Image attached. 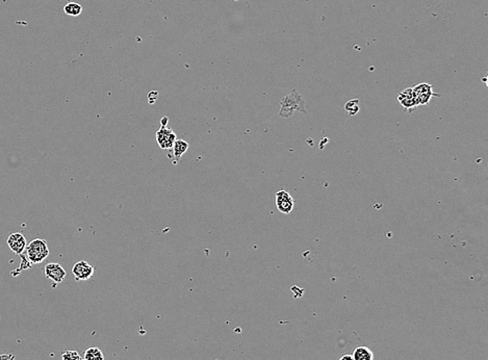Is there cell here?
Wrapping results in <instances>:
<instances>
[{
  "instance_id": "1",
  "label": "cell",
  "mask_w": 488,
  "mask_h": 360,
  "mask_svg": "<svg viewBox=\"0 0 488 360\" xmlns=\"http://www.w3.org/2000/svg\"><path fill=\"white\" fill-rule=\"evenodd\" d=\"M295 112L306 114L305 102L297 89H292L281 99L279 116L281 118H289Z\"/></svg>"
},
{
  "instance_id": "2",
  "label": "cell",
  "mask_w": 488,
  "mask_h": 360,
  "mask_svg": "<svg viewBox=\"0 0 488 360\" xmlns=\"http://www.w3.org/2000/svg\"><path fill=\"white\" fill-rule=\"evenodd\" d=\"M25 260L30 265H38L44 261L49 255L47 242L43 239H36L31 241L25 248Z\"/></svg>"
},
{
  "instance_id": "3",
  "label": "cell",
  "mask_w": 488,
  "mask_h": 360,
  "mask_svg": "<svg viewBox=\"0 0 488 360\" xmlns=\"http://www.w3.org/2000/svg\"><path fill=\"white\" fill-rule=\"evenodd\" d=\"M412 91H413V95H414L417 107H419V105L428 104L433 97L438 96L437 94L433 93V88L431 84L426 82L417 84V86L412 88Z\"/></svg>"
},
{
  "instance_id": "4",
  "label": "cell",
  "mask_w": 488,
  "mask_h": 360,
  "mask_svg": "<svg viewBox=\"0 0 488 360\" xmlns=\"http://www.w3.org/2000/svg\"><path fill=\"white\" fill-rule=\"evenodd\" d=\"M156 142L158 146L164 150L172 149V147L175 143L176 135L171 128H168L167 126H160V128L156 132Z\"/></svg>"
},
{
  "instance_id": "5",
  "label": "cell",
  "mask_w": 488,
  "mask_h": 360,
  "mask_svg": "<svg viewBox=\"0 0 488 360\" xmlns=\"http://www.w3.org/2000/svg\"><path fill=\"white\" fill-rule=\"evenodd\" d=\"M276 207L280 211V213L284 215L290 214L294 207H295V202L290 194L285 189H280L276 193Z\"/></svg>"
},
{
  "instance_id": "6",
  "label": "cell",
  "mask_w": 488,
  "mask_h": 360,
  "mask_svg": "<svg viewBox=\"0 0 488 360\" xmlns=\"http://www.w3.org/2000/svg\"><path fill=\"white\" fill-rule=\"evenodd\" d=\"M95 268L86 260L77 261L72 268V274L76 281H87L94 275Z\"/></svg>"
},
{
  "instance_id": "7",
  "label": "cell",
  "mask_w": 488,
  "mask_h": 360,
  "mask_svg": "<svg viewBox=\"0 0 488 360\" xmlns=\"http://www.w3.org/2000/svg\"><path fill=\"white\" fill-rule=\"evenodd\" d=\"M44 274L47 279L51 280L55 284L61 283L66 278V271L59 264L50 263L44 268Z\"/></svg>"
},
{
  "instance_id": "8",
  "label": "cell",
  "mask_w": 488,
  "mask_h": 360,
  "mask_svg": "<svg viewBox=\"0 0 488 360\" xmlns=\"http://www.w3.org/2000/svg\"><path fill=\"white\" fill-rule=\"evenodd\" d=\"M7 244L16 255L23 254L27 246L25 237L22 234H20V232H15V234L10 235L7 240Z\"/></svg>"
},
{
  "instance_id": "9",
  "label": "cell",
  "mask_w": 488,
  "mask_h": 360,
  "mask_svg": "<svg viewBox=\"0 0 488 360\" xmlns=\"http://www.w3.org/2000/svg\"><path fill=\"white\" fill-rule=\"evenodd\" d=\"M397 100L400 103L401 107L409 113H412L417 108L412 88H407L405 90H403L397 96Z\"/></svg>"
},
{
  "instance_id": "10",
  "label": "cell",
  "mask_w": 488,
  "mask_h": 360,
  "mask_svg": "<svg viewBox=\"0 0 488 360\" xmlns=\"http://www.w3.org/2000/svg\"><path fill=\"white\" fill-rule=\"evenodd\" d=\"M188 150V143L184 140H176L172 147V155L174 157L173 162L176 165L181 158V156Z\"/></svg>"
},
{
  "instance_id": "11",
  "label": "cell",
  "mask_w": 488,
  "mask_h": 360,
  "mask_svg": "<svg viewBox=\"0 0 488 360\" xmlns=\"http://www.w3.org/2000/svg\"><path fill=\"white\" fill-rule=\"evenodd\" d=\"M352 357L354 360H373L374 354L369 348L359 346L353 351Z\"/></svg>"
},
{
  "instance_id": "12",
  "label": "cell",
  "mask_w": 488,
  "mask_h": 360,
  "mask_svg": "<svg viewBox=\"0 0 488 360\" xmlns=\"http://www.w3.org/2000/svg\"><path fill=\"white\" fill-rule=\"evenodd\" d=\"M83 360H104V355L99 348L90 347L84 351Z\"/></svg>"
},
{
  "instance_id": "13",
  "label": "cell",
  "mask_w": 488,
  "mask_h": 360,
  "mask_svg": "<svg viewBox=\"0 0 488 360\" xmlns=\"http://www.w3.org/2000/svg\"><path fill=\"white\" fill-rule=\"evenodd\" d=\"M63 12L68 16H73L77 17L81 14L82 12V7L79 4L76 3H69L65 7H63Z\"/></svg>"
},
{
  "instance_id": "14",
  "label": "cell",
  "mask_w": 488,
  "mask_h": 360,
  "mask_svg": "<svg viewBox=\"0 0 488 360\" xmlns=\"http://www.w3.org/2000/svg\"><path fill=\"white\" fill-rule=\"evenodd\" d=\"M345 111L348 113L349 116H355L358 114L359 110H360V107H359V100L358 99H352L350 101H348L346 104H345V107H344Z\"/></svg>"
},
{
  "instance_id": "15",
  "label": "cell",
  "mask_w": 488,
  "mask_h": 360,
  "mask_svg": "<svg viewBox=\"0 0 488 360\" xmlns=\"http://www.w3.org/2000/svg\"><path fill=\"white\" fill-rule=\"evenodd\" d=\"M61 360H82L76 351H65L61 353Z\"/></svg>"
},
{
  "instance_id": "16",
  "label": "cell",
  "mask_w": 488,
  "mask_h": 360,
  "mask_svg": "<svg viewBox=\"0 0 488 360\" xmlns=\"http://www.w3.org/2000/svg\"><path fill=\"white\" fill-rule=\"evenodd\" d=\"M0 360H15V355L13 354H2Z\"/></svg>"
},
{
  "instance_id": "17",
  "label": "cell",
  "mask_w": 488,
  "mask_h": 360,
  "mask_svg": "<svg viewBox=\"0 0 488 360\" xmlns=\"http://www.w3.org/2000/svg\"><path fill=\"white\" fill-rule=\"evenodd\" d=\"M338 360H354L352 355H349V354H344L342 357H339Z\"/></svg>"
},
{
  "instance_id": "18",
  "label": "cell",
  "mask_w": 488,
  "mask_h": 360,
  "mask_svg": "<svg viewBox=\"0 0 488 360\" xmlns=\"http://www.w3.org/2000/svg\"><path fill=\"white\" fill-rule=\"evenodd\" d=\"M167 122H168V118L164 117L160 121V126H167Z\"/></svg>"
}]
</instances>
